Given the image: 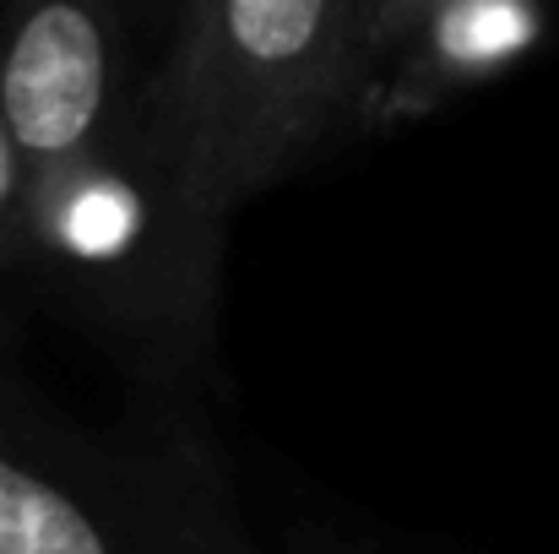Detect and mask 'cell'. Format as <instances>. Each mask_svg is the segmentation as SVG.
<instances>
[{"instance_id": "obj_1", "label": "cell", "mask_w": 559, "mask_h": 554, "mask_svg": "<svg viewBox=\"0 0 559 554\" xmlns=\"http://www.w3.org/2000/svg\"><path fill=\"white\" fill-rule=\"evenodd\" d=\"M228 212L131 126L27 175L11 272L82 338L164 391L217 365Z\"/></svg>"}, {"instance_id": "obj_2", "label": "cell", "mask_w": 559, "mask_h": 554, "mask_svg": "<svg viewBox=\"0 0 559 554\" xmlns=\"http://www.w3.org/2000/svg\"><path fill=\"white\" fill-rule=\"evenodd\" d=\"M136 131L223 212L294 175L374 98L365 0H164Z\"/></svg>"}, {"instance_id": "obj_3", "label": "cell", "mask_w": 559, "mask_h": 554, "mask_svg": "<svg viewBox=\"0 0 559 554\" xmlns=\"http://www.w3.org/2000/svg\"><path fill=\"white\" fill-rule=\"evenodd\" d=\"M0 554H255V539L201 424L60 408L0 316Z\"/></svg>"}, {"instance_id": "obj_4", "label": "cell", "mask_w": 559, "mask_h": 554, "mask_svg": "<svg viewBox=\"0 0 559 554\" xmlns=\"http://www.w3.org/2000/svg\"><path fill=\"white\" fill-rule=\"evenodd\" d=\"M136 33L126 0H0V126L27 175L136 126Z\"/></svg>"}, {"instance_id": "obj_5", "label": "cell", "mask_w": 559, "mask_h": 554, "mask_svg": "<svg viewBox=\"0 0 559 554\" xmlns=\"http://www.w3.org/2000/svg\"><path fill=\"white\" fill-rule=\"evenodd\" d=\"M544 38L538 0H429L402 49L391 55V82L370 98V120L424 115L440 98L500 76Z\"/></svg>"}, {"instance_id": "obj_6", "label": "cell", "mask_w": 559, "mask_h": 554, "mask_svg": "<svg viewBox=\"0 0 559 554\" xmlns=\"http://www.w3.org/2000/svg\"><path fill=\"white\" fill-rule=\"evenodd\" d=\"M22 207H27V164H22V153L11 148V137L0 126V272H11V261H16Z\"/></svg>"}, {"instance_id": "obj_7", "label": "cell", "mask_w": 559, "mask_h": 554, "mask_svg": "<svg viewBox=\"0 0 559 554\" xmlns=\"http://www.w3.org/2000/svg\"><path fill=\"white\" fill-rule=\"evenodd\" d=\"M424 5L429 0H365V44H370L374 71L402 49V38L413 33V22L424 16Z\"/></svg>"}, {"instance_id": "obj_8", "label": "cell", "mask_w": 559, "mask_h": 554, "mask_svg": "<svg viewBox=\"0 0 559 554\" xmlns=\"http://www.w3.org/2000/svg\"><path fill=\"white\" fill-rule=\"evenodd\" d=\"M126 5H131L136 27H153V16H158V5H164V0H126Z\"/></svg>"}]
</instances>
